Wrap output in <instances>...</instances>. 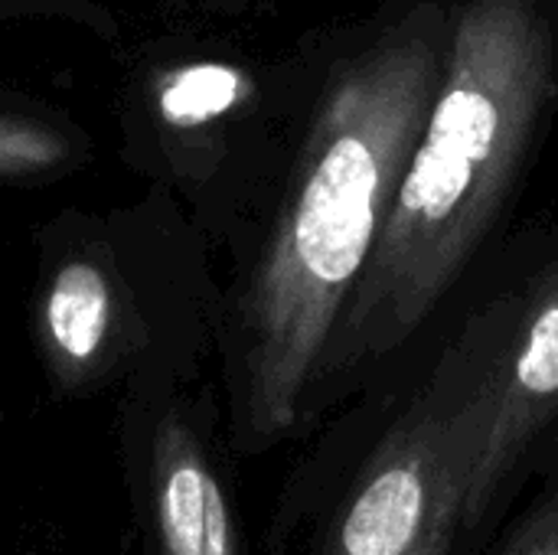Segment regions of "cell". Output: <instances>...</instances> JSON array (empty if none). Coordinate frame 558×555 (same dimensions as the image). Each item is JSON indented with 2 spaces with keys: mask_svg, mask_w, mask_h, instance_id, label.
<instances>
[{
  "mask_svg": "<svg viewBox=\"0 0 558 555\" xmlns=\"http://www.w3.org/2000/svg\"><path fill=\"white\" fill-rule=\"evenodd\" d=\"M448 33L418 10L330 75L235 311V422L271 448L311 419L320 363L432 111Z\"/></svg>",
  "mask_w": 558,
  "mask_h": 555,
  "instance_id": "6da1fadb",
  "label": "cell"
},
{
  "mask_svg": "<svg viewBox=\"0 0 558 555\" xmlns=\"http://www.w3.org/2000/svg\"><path fill=\"white\" fill-rule=\"evenodd\" d=\"M553 88V29L536 0H474L458 16L432 111L324 353L311 415L366 386L461 278L517 183Z\"/></svg>",
  "mask_w": 558,
  "mask_h": 555,
  "instance_id": "7a4b0ae2",
  "label": "cell"
},
{
  "mask_svg": "<svg viewBox=\"0 0 558 555\" xmlns=\"http://www.w3.org/2000/svg\"><path fill=\"white\" fill-rule=\"evenodd\" d=\"M494 314L363 412L291 484L301 555H471L468 494L490 419Z\"/></svg>",
  "mask_w": 558,
  "mask_h": 555,
  "instance_id": "3957f363",
  "label": "cell"
},
{
  "mask_svg": "<svg viewBox=\"0 0 558 555\" xmlns=\"http://www.w3.org/2000/svg\"><path fill=\"white\" fill-rule=\"evenodd\" d=\"M487 393L490 419L468 494L471 555L558 461V258L520 311L494 321Z\"/></svg>",
  "mask_w": 558,
  "mask_h": 555,
  "instance_id": "277c9868",
  "label": "cell"
},
{
  "mask_svg": "<svg viewBox=\"0 0 558 555\" xmlns=\"http://www.w3.org/2000/svg\"><path fill=\"white\" fill-rule=\"evenodd\" d=\"M43 239L36 285V343L49 379L82 393L147 347L141 291L114 245L92 219H65Z\"/></svg>",
  "mask_w": 558,
  "mask_h": 555,
  "instance_id": "5b68a950",
  "label": "cell"
},
{
  "mask_svg": "<svg viewBox=\"0 0 558 555\" xmlns=\"http://www.w3.org/2000/svg\"><path fill=\"white\" fill-rule=\"evenodd\" d=\"M255 95L245 65L216 56L167 59L150 65L124 105L131 160L186 177L190 157L219 134Z\"/></svg>",
  "mask_w": 558,
  "mask_h": 555,
  "instance_id": "8992f818",
  "label": "cell"
},
{
  "mask_svg": "<svg viewBox=\"0 0 558 555\" xmlns=\"http://www.w3.org/2000/svg\"><path fill=\"white\" fill-rule=\"evenodd\" d=\"M150 507L160 555H242L235 510L199 429L167 409L154 429Z\"/></svg>",
  "mask_w": 558,
  "mask_h": 555,
  "instance_id": "52a82bcc",
  "label": "cell"
},
{
  "mask_svg": "<svg viewBox=\"0 0 558 555\" xmlns=\"http://www.w3.org/2000/svg\"><path fill=\"white\" fill-rule=\"evenodd\" d=\"M88 134L65 111L0 92V180L49 183L78 170L88 157Z\"/></svg>",
  "mask_w": 558,
  "mask_h": 555,
  "instance_id": "ba28073f",
  "label": "cell"
},
{
  "mask_svg": "<svg viewBox=\"0 0 558 555\" xmlns=\"http://www.w3.org/2000/svg\"><path fill=\"white\" fill-rule=\"evenodd\" d=\"M477 555H558V461Z\"/></svg>",
  "mask_w": 558,
  "mask_h": 555,
  "instance_id": "9c48e42d",
  "label": "cell"
},
{
  "mask_svg": "<svg viewBox=\"0 0 558 555\" xmlns=\"http://www.w3.org/2000/svg\"><path fill=\"white\" fill-rule=\"evenodd\" d=\"M23 16L69 20V23L88 26L108 39L118 29L114 16L105 7H98L95 0H0V20H23Z\"/></svg>",
  "mask_w": 558,
  "mask_h": 555,
  "instance_id": "30bf717a",
  "label": "cell"
}]
</instances>
